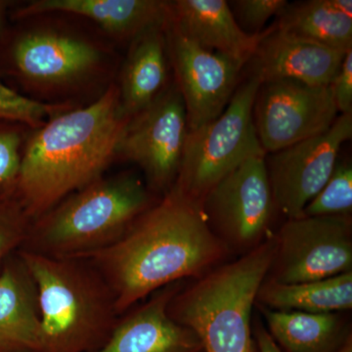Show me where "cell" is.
<instances>
[{
    "label": "cell",
    "mask_w": 352,
    "mask_h": 352,
    "mask_svg": "<svg viewBox=\"0 0 352 352\" xmlns=\"http://www.w3.org/2000/svg\"><path fill=\"white\" fill-rule=\"evenodd\" d=\"M229 252L210 228L200 201L173 185L122 239L85 258L112 289L122 316L164 287L203 276Z\"/></svg>",
    "instance_id": "6da1fadb"
},
{
    "label": "cell",
    "mask_w": 352,
    "mask_h": 352,
    "mask_svg": "<svg viewBox=\"0 0 352 352\" xmlns=\"http://www.w3.org/2000/svg\"><path fill=\"white\" fill-rule=\"evenodd\" d=\"M129 118L117 82L85 107L50 118L30 134L23 153L16 200L32 221L104 175Z\"/></svg>",
    "instance_id": "7a4b0ae2"
},
{
    "label": "cell",
    "mask_w": 352,
    "mask_h": 352,
    "mask_svg": "<svg viewBox=\"0 0 352 352\" xmlns=\"http://www.w3.org/2000/svg\"><path fill=\"white\" fill-rule=\"evenodd\" d=\"M159 198L131 171L103 175L32 221L19 251L46 258H87L122 239Z\"/></svg>",
    "instance_id": "3957f363"
},
{
    "label": "cell",
    "mask_w": 352,
    "mask_h": 352,
    "mask_svg": "<svg viewBox=\"0 0 352 352\" xmlns=\"http://www.w3.org/2000/svg\"><path fill=\"white\" fill-rule=\"evenodd\" d=\"M38 291L41 333L36 352H95L120 315L112 289L87 258H54L19 251Z\"/></svg>",
    "instance_id": "277c9868"
},
{
    "label": "cell",
    "mask_w": 352,
    "mask_h": 352,
    "mask_svg": "<svg viewBox=\"0 0 352 352\" xmlns=\"http://www.w3.org/2000/svg\"><path fill=\"white\" fill-rule=\"evenodd\" d=\"M275 252L271 235L232 263L220 264L173 296L171 318L188 328L206 352H256L252 314Z\"/></svg>",
    "instance_id": "5b68a950"
},
{
    "label": "cell",
    "mask_w": 352,
    "mask_h": 352,
    "mask_svg": "<svg viewBox=\"0 0 352 352\" xmlns=\"http://www.w3.org/2000/svg\"><path fill=\"white\" fill-rule=\"evenodd\" d=\"M6 69L31 94L59 97L82 91L105 80L112 72L113 53L98 39L69 28L30 25L4 32Z\"/></svg>",
    "instance_id": "8992f818"
},
{
    "label": "cell",
    "mask_w": 352,
    "mask_h": 352,
    "mask_svg": "<svg viewBox=\"0 0 352 352\" xmlns=\"http://www.w3.org/2000/svg\"><path fill=\"white\" fill-rule=\"evenodd\" d=\"M261 80L245 66L244 76L223 113L205 126L189 131L175 183L200 201L212 187L248 157L266 155L254 129L252 108Z\"/></svg>",
    "instance_id": "52a82bcc"
},
{
    "label": "cell",
    "mask_w": 352,
    "mask_h": 352,
    "mask_svg": "<svg viewBox=\"0 0 352 352\" xmlns=\"http://www.w3.org/2000/svg\"><path fill=\"white\" fill-rule=\"evenodd\" d=\"M210 228L229 251L247 254L268 239L276 208L265 155L248 157L201 201Z\"/></svg>",
    "instance_id": "ba28073f"
},
{
    "label": "cell",
    "mask_w": 352,
    "mask_h": 352,
    "mask_svg": "<svg viewBox=\"0 0 352 352\" xmlns=\"http://www.w3.org/2000/svg\"><path fill=\"white\" fill-rule=\"evenodd\" d=\"M188 132L186 108L173 80L154 103L129 119L116 161L138 166L148 188L162 197L177 179Z\"/></svg>",
    "instance_id": "9c48e42d"
},
{
    "label": "cell",
    "mask_w": 352,
    "mask_h": 352,
    "mask_svg": "<svg viewBox=\"0 0 352 352\" xmlns=\"http://www.w3.org/2000/svg\"><path fill=\"white\" fill-rule=\"evenodd\" d=\"M275 238L270 279L316 281L352 272L351 215L287 219Z\"/></svg>",
    "instance_id": "30bf717a"
},
{
    "label": "cell",
    "mask_w": 352,
    "mask_h": 352,
    "mask_svg": "<svg viewBox=\"0 0 352 352\" xmlns=\"http://www.w3.org/2000/svg\"><path fill=\"white\" fill-rule=\"evenodd\" d=\"M332 90L291 80L263 82L252 108L265 154L325 133L339 117Z\"/></svg>",
    "instance_id": "8fae6325"
},
{
    "label": "cell",
    "mask_w": 352,
    "mask_h": 352,
    "mask_svg": "<svg viewBox=\"0 0 352 352\" xmlns=\"http://www.w3.org/2000/svg\"><path fill=\"white\" fill-rule=\"evenodd\" d=\"M352 138V113L340 115L325 133L265 155V166L276 212L286 219L303 210L327 183L340 148Z\"/></svg>",
    "instance_id": "7c38bea8"
},
{
    "label": "cell",
    "mask_w": 352,
    "mask_h": 352,
    "mask_svg": "<svg viewBox=\"0 0 352 352\" xmlns=\"http://www.w3.org/2000/svg\"><path fill=\"white\" fill-rule=\"evenodd\" d=\"M173 80L186 108L189 131L219 118L232 99L247 64L204 50L166 25Z\"/></svg>",
    "instance_id": "4fadbf2b"
},
{
    "label": "cell",
    "mask_w": 352,
    "mask_h": 352,
    "mask_svg": "<svg viewBox=\"0 0 352 352\" xmlns=\"http://www.w3.org/2000/svg\"><path fill=\"white\" fill-rule=\"evenodd\" d=\"M76 16L94 23L118 43H131L153 28L170 20V1L166 0H34L11 11L20 21L46 14Z\"/></svg>",
    "instance_id": "5bb4252c"
},
{
    "label": "cell",
    "mask_w": 352,
    "mask_h": 352,
    "mask_svg": "<svg viewBox=\"0 0 352 352\" xmlns=\"http://www.w3.org/2000/svg\"><path fill=\"white\" fill-rule=\"evenodd\" d=\"M171 284L120 316L108 342L95 352H199L200 340L171 318L168 305L182 288Z\"/></svg>",
    "instance_id": "9a60e30c"
},
{
    "label": "cell",
    "mask_w": 352,
    "mask_h": 352,
    "mask_svg": "<svg viewBox=\"0 0 352 352\" xmlns=\"http://www.w3.org/2000/svg\"><path fill=\"white\" fill-rule=\"evenodd\" d=\"M346 53L278 31L274 24L261 39L248 67L261 82L291 80L315 87H329Z\"/></svg>",
    "instance_id": "2e32d148"
},
{
    "label": "cell",
    "mask_w": 352,
    "mask_h": 352,
    "mask_svg": "<svg viewBox=\"0 0 352 352\" xmlns=\"http://www.w3.org/2000/svg\"><path fill=\"white\" fill-rule=\"evenodd\" d=\"M168 23L204 50L220 53L249 63L261 39L240 29L226 0H173L170 1Z\"/></svg>",
    "instance_id": "e0dca14e"
},
{
    "label": "cell",
    "mask_w": 352,
    "mask_h": 352,
    "mask_svg": "<svg viewBox=\"0 0 352 352\" xmlns=\"http://www.w3.org/2000/svg\"><path fill=\"white\" fill-rule=\"evenodd\" d=\"M166 25L153 28L129 43L117 83L120 107L129 119L149 107L173 82Z\"/></svg>",
    "instance_id": "ac0fdd59"
},
{
    "label": "cell",
    "mask_w": 352,
    "mask_h": 352,
    "mask_svg": "<svg viewBox=\"0 0 352 352\" xmlns=\"http://www.w3.org/2000/svg\"><path fill=\"white\" fill-rule=\"evenodd\" d=\"M39 333L38 291L18 251L0 272V352H36Z\"/></svg>",
    "instance_id": "d6986e66"
},
{
    "label": "cell",
    "mask_w": 352,
    "mask_h": 352,
    "mask_svg": "<svg viewBox=\"0 0 352 352\" xmlns=\"http://www.w3.org/2000/svg\"><path fill=\"white\" fill-rule=\"evenodd\" d=\"M261 307L278 311L337 314L352 308V272L316 281L283 284L266 277L256 296Z\"/></svg>",
    "instance_id": "ffe728a7"
},
{
    "label": "cell",
    "mask_w": 352,
    "mask_h": 352,
    "mask_svg": "<svg viewBox=\"0 0 352 352\" xmlns=\"http://www.w3.org/2000/svg\"><path fill=\"white\" fill-rule=\"evenodd\" d=\"M268 333L287 352H331L340 344L337 314L278 311L261 307Z\"/></svg>",
    "instance_id": "44dd1931"
},
{
    "label": "cell",
    "mask_w": 352,
    "mask_h": 352,
    "mask_svg": "<svg viewBox=\"0 0 352 352\" xmlns=\"http://www.w3.org/2000/svg\"><path fill=\"white\" fill-rule=\"evenodd\" d=\"M273 24L278 31L342 53L352 50V16L333 10L327 0L288 2Z\"/></svg>",
    "instance_id": "7402d4cb"
},
{
    "label": "cell",
    "mask_w": 352,
    "mask_h": 352,
    "mask_svg": "<svg viewBox=\"0 0 352 352\" xmlns=\"http://www.w3.org/2000/svg\"><path fill=\"white\" fill-rule=\"evenodd\" d=\"M32 131L25 124L0 120V203L16 199L23 153Z\"/></svg>",
    "instance_id": "603a6c76"
},
{
    "label": "cell",
    "mask_w": 352,
    "mask_h": 352,
    "mask_svg": "<svg viewBox=\"0 0 352 352\" xmlns=\"http://www.w3.org/2000/svg\"><path fill=\"white\" fill-rule=\"evenodd\" d=\"M351 210L352 168L347 162L338 161L332 175L307 204L302 217H346Z\"/></svg>",
    "instance_id": "cb8c5ba5"
},
{
    "label": "cell",
    "mask_w": 352,
    "mask_h": 352,
    "mask_svg": "<svg viewBox=\"0 0 352 352\" xmlns=\"http://www.w3.org/2000/svg\"><path fill=\"white\" fill-rule=\"evenodd\" d=\"M73 108L75 106L34 100L7 87L0 80V120L18 122L30 129H38L50 118Z\"/></svg>",
    "instance_id": "d4e9b609"
},
{
    "label": "cell",
    "mask_w": 352,
    "mask_h": 352,
    "mask_svg": "<svg viewBox=\"0 0 352 352\" xmlns=\"http://www.w3.org/2000/svg\"><path fill=\"white\" fill-rule=\"evenodd\" d=\"M31 223L16 199L0 203V263L19 251Z\"/></svg>",
    "instance_id": "484cf974"
},
{
    "label": "cell",
    "mask_w": 352,
    "mask_h": 352,
    "mask_svg": "<svg viewBox=\"0 0 352 352\" xmlns=\"http://www.w3.org/2000/svg\"><path fill=\"white\" fill-rule=\"evenodd\" d=\"M286 0H233L228 1L231 12L240 29L245 34L256 36L265 31L271 18H276L283 10Z\"/></svg>",
    "instance_id": "4316f807"
},
{
    "label": "cell",
    "mask_w": 352,
    "mask_h": 352,
    "mask_svg": "<svg viewBox=\"0 0 352 352\" xmlns=\"http://www.w3.org/2000/svg\"><path fill=\"white\" fill-rule=\"evenodd\" d=\"M330 87L340 115L352 113V50L344 55Z\"/></svg>",
    "instance_id": "83f0119b"
},
{
    "label": "cell",
    "mask_w": 352,
    "mask_h": 352,
    "mask_svg": "<svg viewBox=\"0 0 352 352\" xmlns=\"http://www.w3.org/2000/svg\"><path fill=\"white\" fill-rule=\"evenodd\" d=\"M256 338L259 352H284L265 328L258 325L256 330Z\"/></svg>",
    "instance_id": "f1b7e54d"
},
{
    "label": "cell",
    "mask_w": 352,
    "mask_h": 352,
    "mask_svg": "<svg viewBox=\"0 0 352 352\" xmlns=\"http://www.w3.org/2000/svg\"><path fill=\"white\" fill-rule=\"evenodd\" d=\"M14 6L12 1L9 0H0V38L6 31L7 18L10 17L11 11Z\"/></svg>",
    "instance_id": "f546056e"
},
{
    "label": "cell",
    "mask_w": 352,
    "mask_h": 352,
    "mask_svg": "<svg viewBox=\"0 0 352 352\" xmlns=\"http://www.w3.org/2000/svg\"><path fill=\"white\" fill-rule=\"evenodd\" d=\"M327 1L329 6L332 7L333 10L346 14V15L352 16L351 0H327Z\"/></svg>",
    "instance_id": "4dcf8cb0"
},
{
    "label": "cell",
    "mask_w": 352,
    "mask_h": 352,
    "mask_svg": "<svg viewBox=\"0 0 352 352\" xmlns=\"http://www.w3.org/2000/svg\"><path fill=\"white\" fill-rule=\"evenodd\" d=\"M331 352H352V340L351 335L347 336L346 339L342 340V342L333 349Z\"/></svg>",
    "instance_id": "1f68e13d"
}]
</instances>
